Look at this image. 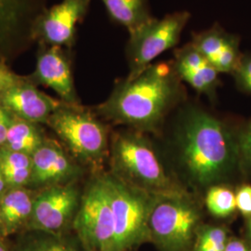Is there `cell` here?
Returning <instances> with one entry per match:
<instances>
[{
    "label": "cell",
    "mask_w": 251,
    "mask_h": 251,
    "mask_svg": "<svg viewBox=\"0 0 251 251\" xmlns=\"http://www.w3.org/2000/svg\"><path fill=\"white\" fill-rule=\"evenodd\" d=\"M179 79L172 63H152L134 77L118 82L96 111L113 122L152 131L181 98Z\"/></svg>",
    "instance_id": "1"
},
{
    "label": "cell",
    "mask_w": 251,
    "mask_h": 251,
    "mask_svg": "<svg viewBox=\"0 0 251 251\" xmlns=\"http://www.w3.org/2000/svg\"><path fill=\"white\" fill-rule=\"evenodd\" d=\"M180 133V159L193 182L211 187L233 171L236 147L217 117L200 108H187Z\"/></svg>",
    "instance_id": "2"
},
{
    "label": "cell",
    "mask_w": 251,
    "mask_h": 251,
    "mask_svg": "<svg viewBox=\"0 0 251 251\" xmlns=\"http://www.w3.org/2000/svg\"><path fill=\"white\" fill-rule=\"evenodd\" d=\"M201 213L183 192L155 195L149 217L150 241L160 251H191Z\"/></svg>",
    "instance_id": "3"
},
{
    "label": "cell",
    "mask_w": 251,
    "mask_h": 251,
    "mask_svg": "<svg viewBox=\"0 0 251 251\" xmlns=\"http://www.w3.org/2000/svg\"><path fill=\"white\" fill-rule=\"evenodd\" d=\"M115 174L126 182L152 195L183 191L165 171L149 143L135 133H119L112 146Z\"/></svg>",
    "instance_id": "4"
},
{
    "label": "cell",
    "mask_w": 251,
    "mask_h": 251,
    "mask_svg": "<svg viewBox=\"0 0 251 251\" xmlns=\"http://www.w3.org/2000/svg\"><path fill=\"white\" fill-rule=\"evenodd\" d=\"M113 212L115 251H127L150 241L149 217L154 196L118 178L101 176Z\"/></svg>",
    "instance_id": "5"
},
{
    "label": "cell",
    "mask_w": 251,
    "mask_h": 251,
    "mask_svg": "<svg viewBox=\"0 0 251 251\" xmlns=\"http://www.w3.org/2000/svg\"><path fill=\"white\" fill-rule=\"evenodd\" d=\"M47 125L77 159L93 168L101 166L107 154V129L90 111L63 101Z\"/></svg>",
    "instance_id": "6"
},
{
    "label": "cell",
    "mask_w": 251,
    "mask_h": 251,
    "mask_svg": "<svg viewBox=\"0 0 251 251\" xmlns=\"http://www.w3.org/2000/svg\"><path fill=\"white\" fill-rule=\"evenodd\" d=\"M190 17L188 11L173 12L161 19L152 18L130 33L126 49L127 77L138 75L161 54L178 45Z\"/></svg>",
    "instance_id": "7"
},
{
    "label": "cell",
    "mask_w": 251,
    "mask_h": 251,
    "mask_svg": "<svg viewBox=\"0 0 251 251\" xmlns=\"http://www.w3.org/2000/svg\"><path fill=\"white\" fill-rule=\"evenodd\" d=\"M73 228L89 251H115L113 212L102 177L93 179L81 197Z\"/></svg>",
    "instance_id": "8"
},
{
    "label": "cell",
    "mask_w": 251,
    "mask_h": 251,
    "mask_svg": "<svg viewBox=\"0 0 251 251\" xmlns=\"http://www.w3.org/2000/svg\"><path fill=\"white\" fill-rule=\"evenodd\" d=\"M48 0H0V61L9 63L35 43L33 28Z\"/></svg>",
    "instance_id": "9"
},
{
    "label": "cell",
    "mask_w": 251,
    "mask_h": 251,
    "mask_svg": "<svg viewBox=\"0 0 251 251\" xmlns=\"http://www.w3.org/2000/svg\"><path fill=\"white\" fill-rule=\"evenodd\" d=\"M81 197L74 182L43 189L34 199L26 230L60 233L66 231L80 205Z\"/></svg>",
    "instance_id": "10"
},
{
    "label": "cell",
    "mask_w": 251,
    "mask_h": 251,
    "mask_svg": "<svg viewBox=\"0 0 251 251\" xmlns=\"http://www.w3.org/2000/svg\"><path fill=\"white\" fill-rule=\"evenodd\" d=\"M91 0H63L39 15L33 28V39L39 45L71 50L76 27L85 17Z\"/></svg>",
    "instance_id": "11"
},
{
    "label": "cell",
    "mask_w": 251,
    "mask_h": 251,
    "mask_svg": "<svg viewBox=\"0 0 251 251\" xmlns=\"http://www.w3.org/2000/svg\"><path fill=\"white\" fill-rule=\"evenodd\" d=\"M69 50L57 46L39 45L36 69L30 79L53 90L60 100L70 104H79L73 78Z\"/></svg>",
    "instance_id": "12"
},
{
    "label": "cell",
    "mask_w": 251,
    "mask_h": 251,
    "mask_svg": "<svg viewBox=\"0 0 251 251\" xmlns=\"http://www.w3.org/2000/svg\"><path fill=\"white\" fill-rule=\"evenodd\" d=\"M63 101L37 89L29 76H23L0 95V105L12 116L35 124H47Z\"/></svg>",
    "instance_id": "13"
},
{
    "label": "cell",
    "mask_w": 251,
    "mask_h": 251,
    "mask_svg": "<svg viewBox=\"0 0 251 251\" xmlns=\"http://www.w3.org/2000/svg\"><path fill=\"white\" fill-rule=\"evenodd\" d=\"M79 174V168L58 144L45 141L32 154V173L28 186L43 190L67 184Z\"/></svg>",
    "instance_id": "14"
},
{
    "label": "cell",
    "mask_w": 251,
    "mask_h": 251,
    "mask_svg": "<svg viewBox=\"0 0 251 251\" xmlns=\"http://www.w3.org/2000/svg\"><path fill=\"white\" fill-rule=\"evenodd\" d=\"M190 43L220 74H233L242 58L239 36L219 25L194 34Z\"/></svg>",
    "instance_id": "15"
},
{
    "label": "cell",
    "mask_w": 251,
    "mask_h": 251,
    "mask_svg": "<svg viewBox=\"0 0 251 251\" xmlns=\"http://www.w3.org/2000/svg\"><path fill=\"white\" fill-rule=\"evenodd\" d=\"M172 64L181 80L188 83L199 93L212 97L220 73L191 43L175 51Z\"/></svg>",
    "instance_id": "16"
},
{
    "label": "cell",
    "mask_w": 251,
    "mask_h": 251,
    "mask_svg": "<svg viewBox=\"0 0 251 251\" xmlns=\"http://www.w3.org/2000/svg\"><path fill=\"white\" fill-rule=\"evenodd\" d=\"M35 197L25 187L9 188L0 199V222L4 235L26 227L32 215Z\"/></svg>",
    "instance_id": "17"
},
{
    "label": "cell",
    "mask_w": 251,
    "mask_h": 251,
    "mask_svg": "<svg viewBox=\"0 0 251 251\" xmlns=\"http://www.w3.org/2000/svg\"><path fill=\"white\" fill-rule=\"evenodd\" d=\"M10 251H89L77 235L27 230Z\"/></svg>",
    "instance_id": "18"
},
{
    "label": "cell",
    "mask_w": 251,
    "mask_h": 251,
    "mask_svg": "<svg viewBox=\"0 0 251 251\" xmlns=\"http://www.w3.org/2000/svg\"><path fill=\"white\" fill-rule=\"evenodd\" d=\"M101 2L111 19L125 27L128 34L153 18L148 0H101Z\"/></svg>",
    "instance_id": "19"
},
{
    "label": "cell",
    "mask_w": 251,
    "mask_h": 251,
    "mask_svg": "<svg viewBox=\"0 0 251 251\" xmlns=\"http://www.w3.org/2000/svg\"><path fill=\"white\" fill-rule=\"evenodd\" d=\"M37 125L14 117L2 147L13 152L32 155L45 142Z\"/></svg>",
    "instance_id": "20"
},
{
    "label": "cell",
    "mask_w": 251,
    "mask_h": 251,
    "mask_svg": "<svg viewBox=\"0 0 251 251\" xmlns=\"http://www.w3.org/2000/svg\"><path fill=\"white\" fill-rule=\"evenodd\" d=\"M0 171L8 188L28 186L32 173V155L1 147Z\"/></svg>",
    "instance_id": "21"
},
{
    "label": "cell",
    "mask_w": 251,
    "mask_h": 251,
    "mask_svg": "<svg viewBox=\"0 0 251 251\" xmlns=\"http://www.w3.org/2000/svg\"><path fill=\"white\" fill-rule=\"evenodd\" d=\"M206 205L212 215L226 218L236 210L235 194L225 186L213 185L206 193Z\"/></svg>",
    "instance_id": "22"
},
{
    "label": "cell",
    "mask_w": 251,
    "mask_h": 251,
    "mask_svg": "<svg viewBox=\"0 0 251 251\" xmlns=\"http://www.w3.org/2000/svg\"><path fill=\"white\" fill-rule=\"evenodd\" d=\"M228 240L227 231L225 228L219 226H200L196 236V243L217 251H225Z\"/></svg>",
    "instance_id": "23"
},
{
    "label": "cell",
    "mask_w": 251,
    "mask_h": 251,
    "mask_svg": "<svg viewBox=\"0 0 251 251\" xmlns=\"http://www.w3.org/2000/svg\"><path fill=\"white\" fill-rule=\"evenodd\" d=\"M233 75L239 87L251 93V53L243 54L240 63Z\"/></svg>",
    "instance_id": "24"
},
{
    "label": "cell",
    "mask_w": 251,
    "mask_h": 251,
    "mask_svg": "<svg viewBox=\"0 0 251 251\" xmlns=\"http://www.w3.org/2000/svg\"><path fill=\"white\" fill-rule=\"evenodd\" d=\"M23 76L13 72L8 65V63L0 61V95L16 84Z\"/></svg>",
    "instance_id": "25"
},
{
    "label": "cell",
    "mask_w": 251,
    "mask_h": 251,
    "mask_svg": "<svg viewBox=\"0 0 251 251\" xmlns=\"http://www.w3.org/2000/svg\"><path fill=\"white\" fill-rule=\"evenodd\" d=\"M236 209L243 215L251 217V186L244 185L235 194Z\"/></svg>",
    "instance_id": "26"
},
{
    "label": "cell",
    "mask_w": 251,
    "mask_h": 251,
    "mask_svg": "<svg viewBox=\"0 0 251 251\" xmlns=\"http://www.w3.org/2000/svg\"><path fill=\"white\" fill-rule=\"evenodd\" d=\"M238 144L243 159L251 170V122L243 130Z\"/></svg>",
    "instance_id": "27"
},
{
    "label": "cell",
    "mask_w": 251,
    "mask_h": 251,
    "mask_svg": "<svg viewBox=\"0 0 251 251\" xmlns=\"http://www.w3.org/2000/svg\"><path fill=\"white\" fill-rule=\"evenodd\" d=\"M14 117L0 105V148L5 144L9 126Z\"/></svg>",
    "instance_id": "28"
},
{
    "label": "cell",
    "mask_w": 251,
    "mask_h": 251,
    "mask_svg": "<svg viewBox=\"0 0 251 251\" xmlns=\"http://www.w3.org/2000/svg\"><path fill=\"white\" fill-rule=\"evenodd\" d=\"M225 251H251V249L240 239L230 238L227 242Z\"/></svg>",
    "instance_id": "29"
},
{
    "label": "cell",
    "mask_w": 251,
    "mask_h": 251,
    "mask_svg": "<svg viewBox=\"0 0 251 251\" xmlns=\"http://www.w3.org/2000/svg\"><path fill=\"white\" fill-rule=\"evenodd\" d=\"M8 189H9L8 188V185H7L5 179L3 178V175H2V173L0 171V199L4 196V194L6 193V191Z\"/></svg>",
    "instance_id": "30"
},
{
    "label": "cell",
    "mask_w": 251,
    "mask_h": 251,
    "mask_svg": "<svg viewBox=\"0 0 251 251\" xmlns=\"http://www.w3.org/2000/svg\"><path fill=\"white\" fill-rule=\"evenodd\" d=\"M194 251H217L215 250H213V249H211V248H208V247H206V246H204V245H201V244H198V243H196L195 245H194Z\"/></svg>",
    "instance_id": "31"
},
{
    "label": "cell",
    "mask_w": 251,
    "mask_h": 251,
    "mask_svg": "<svg viewBox=\"0 0 251 251\" xmlns=\"http://www.w3.org/2000/svg\"><path fill=\"white\" fill-rule=\"evenodd\" d=\"M0 251H10V249L1 240V238H0Z\"/></svg>",
    "instance_id": "32"
},
{
    "label": "cell",
    "mask_w": 251,
    "mask_h": 251,
    "mask_svg": "<svg viewBox=\"0 0 251 251\" xmlns=\"http://www.w3.org/2000/svg\"><path fill=\"white\" fill-rule=\"evenodd\" d=\"M248 231H249V235H250V238L251 240V217H250L249 224H248Z\"/></svg>",
    "instance_id": "33"
},
{
    "label": "cell",
    "mask_w": 251,
    "mask_h": 251,
    "mask_svg": "<svg viewBox=\"0 0 251 251\" xmlns=\"http://www.w3.org/2000/svg\"><path fill=\"white\" fill-rule=\"evenodd\" d=\"M1 235H4V233H3V228H2V225L0 222V238H1Z\"/></svg>",
    "instance_id": "34"
}]
</instances>
